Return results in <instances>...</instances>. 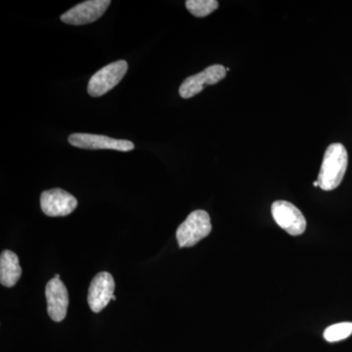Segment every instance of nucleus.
Masks as SVG:
<instances>
[{"label":"nucleus","instance_id":"9d476101","mask_svg":"<svg viewBox=\"0 0 352 352\" xmlns=\"http://www.w3.org/2000/svg\"><path fill=\"white\" fill-rule=\"evenodd\" d=\"M45 298L50 318L55 322L63 321L69 305L68 291L63 282L52 278L46 285Z\"/></svg>","mask_w":352,"mask_h":352},{"label":"nucleus","instance_id":"6e6552de","mask_svg":"<svg viewBox=\"0 0 352 352\" xmlns=\"http://www.w3.org/2000/svg\"><path fill=\"white\" fill-rule=\"evenodd\" d=\"M226 76V69L222 65H212L201 73L187 78L179 88V95L184 99L192 98L203 91L207 85H217Z\"/></svg>","mask_w":352,"mask_h":352},{"label":"nucleus","instance_id":"4468645a","mask_svg":"<svg viewBox=\"0 0 352 352\" xmlns=\"http://www.w3.org/2000/svg\"><path fill=\"white\" fill-rule=\"evenodd\" d=\"M314 187H318L319 186L318 182H317V180H316V182H314Z\"/></svg>","mask_w":352,"mask_h":352},{"label":"nucleus","instance_id":"20e7f679","mask_svg":"<svg viewBox=\"0 0 352 352\" xmlns=\"http://www.w3.org/2000/svg\"><path fill=\"white\" fill-rule=\"evenodd\" d=\"M271 212L278 226L289 235H302L307 229V220L302 212L289 201H274L271 207Z\"/></svg>","mask_w":352,"mask_h":352},{"label":"nucleus","instance_id":"2eb2a0df","mask_svg":"<svg viewBox=\"0 0 352 352\" xmlns=\"http://www.w3.org/2000/svg\"><path fill=\"white\" fill-rule=\"evenodd\" d=\"M54 278H56V279H60V274L55 275Z\"/></svg>","mask_w":352,"mask_h":352},{"label":"nucleus","instance_id":"ddd939ff","mask_svg":"<svg viewBox=\"0 0 352 352\" xmlns=\"http://www.w3.org/2000/svg\"><path fill=\"white\" fill-rule=\"evenodd\" d=\"M352 335V322L333 324L324 331V339L329 342H340Z\"/></svg>","mask_w":352,"mask_h":352},{"label":"nucleus","instance_id":"7ed1b4c3","mask_svg":"<svg viewBox=\"0 0 352 352\" xmlns=\"http://www.w3.org/2000/svg\"><path fill=\"white\" fill-rule=\"evenodd\" d=\"M129 64L124 60L113 62L95 73L88 82L87 92L90 96L100 97L119 85L126 75Z\"/></svg>","mask_w":352,"mask_h":352},{"label":"nucleus","instance_id":"9b49d317","mask_svg":"<svg viewBox=\"0 0 352 352\" xmlns=\"http://www.w3.org/2000/svg\"><path fill=\"white\" fill-rule=\"evenodd\" d=\"M22 275L19 258L15 252L6 250L0 256V283L12 288L19 281Z\"/></svg>","mask_w":352,"mask_h":352},{"label":"nucleus","instance_id":"423d86ee","mask_svg":"<svg viewBox=\"0 0 352 352\" xmlns=\"http://www.w3.org/2000/svg\"><path fill=\"white\" fill-rule=\"evenodd\" d=\"M41 207L47 217H67L78 207V200L64 190L51 189L41 194Z\"/></svg>","mask_w":352,"mask_h":352},{"label":"nucleus","instance_id":"dca6fc26","mask_svg":"<svg viewBox=\"0 0 352 352\" xmlns=\"http://www.w3.org/2000/svg\"><path fill=\"white\" fill-rule=\"evenodd\" d=\"M117 300V298H116V296L113 295L112 300Z\"/></svg>","mask_w":352,"mask_h":352},{"label":"nucleus","instance_id":"f8f14e48","mask_svg":"<svg viewBox=\"0 0 352 352\" xmlns=\"http://www.w3.org/2000/svg\"><path fill=\"white\" fill-rule=\"evenodd\" d=\"M186 8L195 17L203 18L219 8L217 0H187Z\"/></svg>","mask_w":352,"mask_h":352},{"label":"nucleus","instance_id":"0eeeda50","mask_svg":"<svg viewBox=\"0 0 352 352\" xmlns=\"http://www.w3.org/2000/svg\"><path fill=\"white\" fill-rule=\"evenodd\" d=\"M110 4V0H88L65 12L61 21L65 24L75 25L94 23L104 15Z\"/></svg>","mask_w":352,"mask_h":352},{"label":"nucleus","instance_id":"1a4fd4ad","mask_svg":"<svg viewBox=\"0 0 352 352\" xmlns=\"http://www.w3.org/2000/svg\"><path fill=\"white\" fill-rule=\"evenodd\" d=\"M115 291V281L110 273L100 272L90 283L88 289L87 302L90 309L99 314L112 300Z\"/></svg>","mask_w":352,"mask_h":352},{"label":"nucleus","instance_id":"f257e3e1","mask_svg":"<svg viewBox=\"0 0 352 352\" xmlns=\"http://www.w3.org/2000/svg\"><path fill=\"white\" fill-rule=\"evenodd\" d=\"M349 164L346 147L340 143H333L326 150L318 175L319 187L324 191L337 188L344 179Z\"/></svg>","mask_w":352,"mask_h":352},{"label":"nucleus","instance_id":"39448f33","mask_svg":"<svg viewBox=\"0 0 352 352\" xmlns=\"http://www.w3.org/2000/svg\"><path fill=\"white\" fill-rule=\"evenodd\" d=\"M68 140L69 144L80 149H110L120 152H129L134 149V144L131 141L97 134L74 133L69 136Z\"/></svg>","mask_w":352,"mask_h":352},{"label":"nucleus","instance_id":"f03ea898","mask_svg":"<svg viewBox=\"0 0 352 352\" xmlns=\"http://www.w3.org/2000/svg\"><path fill=\"white\" fill-rule=\"evenodd\" d=\"M212 232L210 217L206 210H198L191 212L176 230V239L179 248H190Z\"/></svg>","mask_w":352,"mask_h":352}]
</instances>
